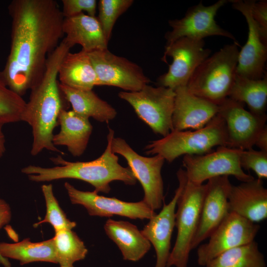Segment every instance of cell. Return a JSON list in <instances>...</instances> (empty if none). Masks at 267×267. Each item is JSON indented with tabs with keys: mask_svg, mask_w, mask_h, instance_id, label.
Here are the masks:
<instances>
[{
	"mask_svg": "<svg viewBox=\"0 0 267 267\" xmlns=\"http://www.w3.org/2000/svg\"><path fill=\"white\" fill-rule=\"evenodd\" d=\"M10 51L0 78L22 96L42 78L48 55L64 35V17L54 0H14Z\"/></svg>",
	"mask_w": 267,
	"mask_h": 267,
	"instance_id": "6da1fadb",
	"label": "cell"
},
{
	"mask_svg": "<svg viewBox=\"0 0 267 267\" xmlns=\"http://www.w3.org/2000/svg\"><path fill=\"white\" fill-rule=\"evenodd\" d=\"M71 48L63 39L48 55L44 74L30 89L29 100L21 113V121L32 128L33 156L44 149L61 152L52 143L53 132L58 125L60 112L67 110L65 102H68L60 89L58 74L62 61Z\"/></svg>",
	"mask_w": 267,
	"mask_h": 267,
	"instance_id": "7a4b0ae2",
	"label": "cell"
},
{
	"mask_svg": "<svg viewBox=\"0 0 267 267\" xmlns=\"http://www.w3.org/2000/svg\"><path fill=\"white\" fill-rule=\"evenodd\" d=\"M114 131L108 129L107 144L102 155L98 158L86 162H71L61 156L52 157L50 160L57 166L44 168L30 165L21 169L29 179L35 182L50 181L63 178H74L87 182L94 187L97 193H108L110 183L115 180L134 185L136 182L129 167H124L119 163L118 156L113 152L111 142Z\"/></svg>",
	"mask_w": 267,
	"mask_h": 267,
	"instance_id": "3957f363",
	"label": "cell"
},
{
	"mask_svg": "<svg viewBox=\"0 0 267 267\" xmlns=\"http://www.w3.org/2000/svg\"><path fill=\"white\" fill-rule=\"evenodd\" d=\"M225 124L218 113L206 126L194 130L173 131L146 147L147 155H160L169 163L181 155H202L216 146H227Z\"/></svg>",
	"mask_w": 267,
	"mask_h": 267,
	"instance_id": "277c9868",
	"label": "cell"
},
{
	"mask_svg": "<svg viewBox=\"0 0 267 267\" xmlns=\"http://www.w3.org/2000/svg\"><path fill=\"white\" fill-rule=\"evenodd\" d=\"M240 45H225L206 58L195 70L186 87L192 93L220 105L233 85Z\"/></svg>",
	"mask_w": 267,
	"mask_h": 267,
	"instance_id": "5b68a950",
	"label": "cell"
},
{
	"mask_svg": "<svg viewBox=\"0 0 267 267\" xmlns=\"http://www.w3.org/2000/svg\"><path fill=\"white\" fill-rule=\"evenodd\" d=\"M205 184L186 180L177 201L175 226L177 235L166 267H187L191 245L198 226Z\"/></svg>",
	"mask_w": 267,
	"mask_h": 267,
	"instance_id": "8992f818",
	"label": "cell"
},
{
	"mask_svg": "<svg viewBox=\"0 0 267 267\" xmlns=\"http://www.w3.org/2000/svg\"><path fill=\"white\" fill-rule=\"evenodd\" d=\"M118 96L132 106L138 117L155 134L164 137L173 131L174 90L147 85L138 91H121Z\"/></svg>",
	"mask_w": 267,
	"mask_h": 267,
	"instance_id": "52a82bcc",
	"label": "cell"
},
{
	"mask_svg": "<svg viewBox=\"0 0 267 267\" xmlns=\"http://www.w3.org/2000/svg\"><path fill=\"white\" fill-rule=\"evenodd\" d=\"M113 153L122 156L144 191L142 201L153 211L164 203V185L161 170L165 159L157 154L144 157L136 152L124 139L115 136L111 142Z\"/></svg>",
	"mask_w": 267,
	"mask_h": 267,
	"instance_id": "ba28073f",
	"label": "cell"
},
{
	"mask_svg": "<svg viewBox=\"0 0 267 267\" xmlns=\"http://www.w3.org/2000/svg\"><path fill=\"white\" fill-rule=\"evenodd\" d=\"M242 150L222 146L206 154L184 155L182 165L188 181L200 185L211 178L224 176H233L241 182L254 179L240 166Z\"/></svg>",
	"mask_w": 267,
	"mask_h": 267,
	"instance_id": "9c48e42d",
	"label": "cell"
},
{
	"mask_svg": "<svg viewBox=\"0 0 267 267\" xmlns=\"http://www.w3.org/2000/svg\"><path fill=\"white\" fill-rule=\"evenodd\" d=\"M204 45V40L183 37L165 46L162 59L167 62V56H169L173 61L168 71L158 78V86L174 90L186 86L197 68L210 56L211 51L205 48Z\"/></svg>",
	"mask_w": 267,
	"mask_h": 267,
	"instance_id": "30bf717a",
	"label": "cell"
},
{
	"mask_svg": "<svg viewBox=\"0 0 267 267\" xmlns=\"http://www.w3.org/2000/svg\"><path fill=\"white\" fill-rule=\"evenodd\" d=\"M88 54L96 75L97 86H113L126 91H136L150 82L139 65L113 54L107 48Z\"/></svg>",
	"mask_w": 267,
	"mask_h": 267,
	"instance_id": "8fae6325",
	"label": "cell"
},
{
	"mask_svg": "<svg viewBox=\"0 0 267 267\" xmlns=\"http://www.w3.org/2000/svg\"><path fill=\"white\" fill-rule=\"evenodd\" d=\"M260 228L257 223L230 212L210 234L209 241L197 247V263L206 265L222 253L254 240Z\"/></svg>",
	"mask_w": 267,
	"mask_h": 267,
	"instance_id": "7c38bea8",
	"label": "cell"
},
{
	"mask_svg": "<svg viewBox=\"0 0 267 267\" xmlns=\"http://www.w3.org/2000/svg\"><path fill=\"white\" fill-rule=\"evenodd\" d=\"M226 0H219L215 3L205 6L202 1L189 7L185 16L179 19L170 20L169 24L172 30L165 36L166 46L170 45L177 40L188 38L197 40L212 36L225 37L239 45L234 36L228 31L222 28L216 23L215 16L219 9L226 4Z\"/></svg>",
	"mask_w": 267,
	"mask_h": 267,
	"instance_id": "4fadbf2b",
	"label": "cell"
},
{
	"mask_svg": "<svg viewBox=\"0 0 267 267\" xmlns=\"http://www.w3.org/2000/svg\"><path fill=\"white\" fill-rule=\"evenodd\" d=\"M219 106L218 113L224 121L227 146L248 150L255 146L261 132L267 126V114L255 115L244 108V104L226 98Z\"/></svg>",
	"mask_w": 267,
	"mask_h": 267,
	"instance_id": "5bb4252c",
	"label": "cell"
},
{
	"mask_svg": "<svg viewBox=\"0 0 267 267\" xmlns=\"http://www.w3.org/2000/svg\"><path fill=\"white\" fill-rule=\"evenodd\" d=\"M71 202L84 206L91 216L112 217L119 215L131 219H148L156 215L142 201L129 202L115 197L98 195L96 192L81 191L68 182L64 183Z\"/></svg>",
	"mask_w": 267,
	"mask_h": 267,
	"instance_id": "9a60e30c",
	"label": "cell"
},
{
	"mask_svg": "<svg viewBox=\"0 0 267 267\" xmlns=\"http://www.w3.org/2000/svg\"><path fill=\"white\" fill-rule=\"evenodd\" d=\"M234 9L244 16L248 27L247 42L239 51L236 74L242 77L258 80L267 74L265 64L267 59V45L262 41L260 34L252 15L254 0H231Z\"/></svg>",
	"mask_w": 267,
	"mask_h": 267,
	"instance_id": "2e32d148",
	"label": "cell"
},
{
	"mask_svg": "<svg viewBox=\"0 0 267 267\" xmlns=\"http://www.w3.org/2000/svg\"><path fill=\"white\" fill-rule=\"evenodd\" d=\"M200 218L192 250L208 238L229 214L228 195L232 186L228 176L211 178L205 184Z\"/></svg>",
	"mask_w": 267,
	"mask_h": 267,
	"instance_id": "e0dca14e",
	"label": "cell"
},
{
	"mask_svg": "<svg viewBox=\"0 0 267 267\" xmlns=\"http://www.w3.org/2000/svg\"><path fill=\"white\" fill-rule=\"evenodd\" d=\"M177 176L178 186L173 198L169 203H164L161 211L150 219L141 230L155 249L156 263L154 267H166L171 253L177 201L186 180L184 170L179 169Z\"/></svg>",
	"mask_w": 267,
	"mask_h": 267,
	"instance_id": "ac0fdd59",
	"label": "cell"
},
{
	"mask_svg": "<svg viewBox=\"0 0 267 267\" xmlns=\"http://www.w3.org/2000/svg\"><path fill=\"white\" fill-rule=\"evenodd\" d=\"M174 91L173 131L202 128L218 114V105L192 93L186 86L180 87Z\"/></svg>",
	"mask_w": 267,
	"mask_h": 267,
	"instance_id": "d6986e66",
	"label": "cell"
},
{
	"mask_svg": "<svg viewBox=\"0 0 267 267\" xmlns=\"http://www.w3.org/2000/svg\"><path fill=\"white\" fill-rule=\"evenodd\" d=\"M228 200L229 212L256 223L267 218V189L262 179L232 185Z\"/></svg>",
	"mask_w": 267,
	"mask_h": 267,
	"instance_id": "ffe728a7",
	"label": "cell"
},
{
	"mask_svg": "<svg viewBox=\"0 0 267 267\" xmlns=\"http://www.w3.org/2000/svg\"><path fill=\"white\" fill-rule=\"evenodd\" d=\"M62 30L64 39L72 47L76 44L82 50L90 52L107 48L106 40L97 17L84 13L64 18Z\"/></svg>",
	"mask_w": 267,
	"mask_h": 267,
	"instance_id": "44dd1931",
	"label": "cell"
},
{
	"mask_svg": "<svg viewBox=\"0 0 267 267\" xmlns=\"http://www.w3.org/2000/svg\"><path fill=\"white\" fill-rule=\"evenodd\" d=\"M59 132L53 134L54 146H66L74 157L81 156L86 150L92 131L89 119L72 110L64 109L58 117Z\"/></svg>",
	"mask_w": 267,
	"mask_h": 267,
	"instance_id": "7402d4cb",
	"label": "cell"
},
{
	"mask_svg": "<svg viewBox=\"0 0 267 267\" xmlns=\"http://www.w3.org/2000/svg\"><path fill=\"white\" fill-rule=\"evenodd\" d=\"M104 229L107 236L118 246L125 260L138 261L151 248V243L141 231L130 222L109 219Z\"/></svg>",
	"mask_w": 267,
	"mask_h": 267,
	"instance_id": "603a6c76",
	"label": "cell"
},
{
	"mask_svg": "<svg viewBox=\"0 0 267 267\" xmlns=\"http://www.w3.org/2000/svg\"><path fill=\"white\" fill-rule=\"evenodd\" d=\"M58 78L60 84L79 90H92L97 77L88 52L81 50L69 52L60 65Z\"/></svg>",
	"mask_w": 267,
	"mask_h": 267,
	"instance_id": "cb8c5ba5",
	"label": "cell"
},
{
	"mask_svg": "<svg viewBox=\"0 0 267 267\" xmlns=\"http://www.w3.org/2000/svg\"><path fill=\"white\" fill-rule=\"evenodd\" d=\"M6 258L18 260L21 265L36 262L57 264L52 238L39 242H32L30 238L14 243L0 242V262L10 267Z\"/></svg>",
	"mask_w": 267,
	"mask_h": 267,
	"instance_id": "d4e9b609",
	"label": "cell"
},
{
	"mask_svg": "<svg viewBox=\"0 0 267 267\" xmlns=\"http://www.w3.org/2000/svg\"><path fill=\"white\" fill-rule=\"evenodd\" d=\"M59 88L72 111L89 119L104 122L112 120L117 115L116 110L106 101L99 98L92 90H79L59 83Z\"/></svg>",
	"mask_w": 267,
	"mask_h": 267,
	"instance_id": "484cf974",
	"label": "cell"
},
{
	"mask_svg": "<svg viewBox=\"0 0 267 267\" xmlns=\"http://www.w3.org/2000/svg\"><path fill=\"white\" fill-rule=\"evenodd\" d=\"M228 97L246 104L251 113L259 116L266 115L267 105V75L253 80L236 74Z\"/></svg>",
	"mask_w": 267,
	"mask_h": 267,
	"instance_id": "4316f807",
	"label": "cell"
},
{
	"mask_svg": "<svg viewBox=\"0 0 267 267\" xmlns=\"http://www.w3.org/2000/svg\"><path fill=\"white\" fill-rule=\"evenodd\" d=\"M205 267H266L264 255L255 240L227 250L208 263Z\"/></svg>",
	"mask_w": 267,
	"mask_h": 267,
	"instance_id": "83f0119b",
	"label": "cell"
},
{
	"mask_svg": "<svg viewBox=\"0 0 267 267\" xmlns=\"http://www.w3.org/2000/svg\"><path fill=\"white\" fill-rule=\"evenodd\" d=\"M52 239L60 267H74L76 262L84 259L88 254L84 242L72 229L55 232Z\"/></svg>",
	"mask_w": 267,
	"mask_h": 267,
	"instance_id": "f1b7e54d",
	"label": "cell"
},
{
	"mask_svg": "<svg viewBox=\"0 0 267 267\" xmlns=\"http://www.w3.org/2000/svg\"><path fill=\"white\" fill-rule=\"evenodd\" d=\"M46 205V213L44 219L35 223L37 227L43 223H49L53 228L55 232L64 229H72L76 226V223L69 220L61 208L55 198L51 184L42 186Z\"/></svg>",
	"mask_w": 267,
	"mask_h": 267,
	"instance_id": "f546056e",
	"label": "cell"
},
{
	"mask_svg": "<svg viewBox=\"0 0 267 267\" xmlns=\"http://www.w3.org/2000/svg\"><path fill=\"white\" fill-rule=\"evenodd\" d=\"M134 3L133 0H100L97 17L106 40L109 42L114 26L118 18Z\"/></svg>",
	"mask_w": 267,
	"mask_h": 267,
	"instance_id": "4dcf8cb0",
	"label": "cell"
},
{
	"mask_svg": "<svg viewBox=\"0 0 267 267\" xmlns=\"http://www.w3.org/2000/svg\"><path fill=\"white\" fill-rule=\"evenodd\" d=\"M26 101L10 89L0 78V122L4 125L21 121Z\"/></svg>",
	"mask_w": 267,
	"mask_h": 267,
	"instance_id": "1f68e13d",
	"label": "cell"
},
{
	"mask_svg": "<svg viewBox=\"0 0 267 267\" xmlns=\"http://www.w3.org/2000/svg\"><path fill=\"white\" fill-rule=\"evenodd\" d=\"M241 168L254 172L258 179L267 178V152L253 148L242 150L240 156Z\"/></svg>",
	"mask_w": 267,
	"mask_h": 267,
	"instance_id": "d6a6232c",
	"label": "cell"
},
{
	"mask_svg": "<svg viewBox=\"0 0 267 267\" xmlns=\"http://www.w3.org/2000/svg\"><path fill=\"white\" fill-rule=\"evenodd\" d=\"M64 18L71 17L86 12L87 14L95 16L97 2L96 0H62Z\"/></svg>",
	"mask_w": 267,
	"mask_h": 267,
	"instance_id": "836d02e7",
	"label": "cell"
},
{
	"mask_svg": "<svg viewBox=\"0 0 267 267\" xmlns=\"http://www.w3.org/2000/svg\"><path fill=\"white\" fill-rule=\"evenodd\" d=\"M252 15L257 25L263 42L267 45V1H255L252 8Z\"/></svg>",
	"mask_w": 267,
	"mask_h": 267,
	"instance_id": "e575fe53",
	"label": "cell"
},
{
	"mask_svg": "<svg viewBox=\"0 0 267 267\" xmlns=\"http://www.w3.org/2000/svg\"><path fill=\"white\" fill-rule=\"evenodd\" d=\"M11 219V211L9 204L0 198V229L7 224Z\"/></svg>",
	"mask_w": 267,
	"mask_h": 267,
	"instance_id": "d590c367",
	"label": "cell"
},
{
	"mask_svg": "<svg viewBox=\"0 0 267 267\" xmlns=\"http://www.w3.org/2000/svg\"><path fill=\"white\" fill-rule=\"evenodd\" d=\"M255 145L257 146L260 150L267 152V127L266 126L258 136Z\"/></svg>",
	"mask_w": 267,
	"mask_h": 267,
	"instance_id": "8d00e7d4",
	"label": "cell"
},
{
	"mask_svg": "<svg viewBox=\"0 0 267 267\" xmlns=\"http://www.w3.org/2000/svg\"><path fill=\"white\" fill-rule=\"evenodd\" d=\"M4 124L0 122V158L3 155L5 148V139L2 128Z\"/></svg>",
	"mask_w": 267,
	"mask_h": 267,
	"instance_id": "74e56055",
	"label": "cell"
}]
</instances>
